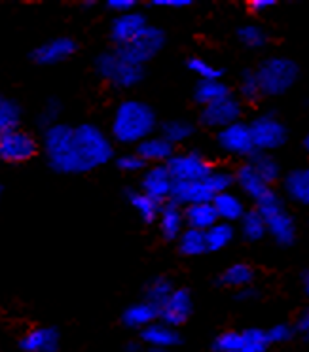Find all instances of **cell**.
Here are the masks:
<instances>
[{"label":"cell","instance_id":"1","mask_svg":"<svg viewBox=\"0 0 309 352\" xmlns=\"http://www.w3.org/2000/svg\"><path fill=\"white\" fill-rule=\"evenodd\" d=\"M44 153L59 175H85L107 165L114 155L112 137L95 123H57L44 131Z\"/></svg>","mask_w":309,"mask_h":352},{"label":"cell","instance_id":"2","mask_svg":"<svg viewBox=\"0 0 309 352\" xmlns=\"http://www.w3.org/2000/svg\"><path fill=\"white\" fill-rule=\"evenodd\" d=\"M158 118L150 104L139 99H125L114 110L110 137L120 144L137 146L154 135Z\"/></svg>","mask_w":309,"mask_h":352},{"label":"cell","instance_id":"3","mask_svg":"<svg viewBox=\"0 0 309 352\" xmlns=\"http://www.w3.org/2000/svg\"><path fill=\"white\" fill-rule=\"evenodd\" d=\"M95 72L100 80H105L116 89H133L145 78V67L133 65L125 57L114 52H103L95 57Z\"/></svg>","mask_w":309,"mask_h":352},{"label":"cell","instance_id":"4","mask_svg":"<svg viewBox=\"0 0 309 352\" xmlns=\"http://www.w3.org/2000/svg\"><path fill=\"white\" fill-rule=\"evenodd\" d=\"M256 76L260 80L262 93L266 97H279V95H285L288 89H292V85L300 76V67L288 57L275 55V57L264 59L258 65Z\"/></svg>","mask_w":309,"mask_h":352},{"label":"cell","instance_id":"5","mask_svg":"<svg viewBox=\"0 0 309 352\" xmlns=\"http://www.w3.org/2000/svg\"><path fill=\"white\" fill-rule=\"evenodd\" d=\"M256 210L262 214L264 222L268 226V235L281 246H290L296 241L298 230L292 214L286 210L285 203L277 193L271 192L260 203H256Z\"/></svg>","mask_w":309,"mask_h":352},{"label":"cell","instance_id":"6","mask_svg":"<svg viewBox=\"0 0 309 352\" xmlns=\"http://www.w3.org/2000/svg\"><path fill=\"white\" fill-rule=\"evenodd\" d=\"M255 138L256 152H268L279 150L286 144L288 140V129L286 125L273 112L256 116L253 122L248 123Z\"/></svg>","mask_w":309,"mask_h":352},{"label":"cell","instance_id":"7","mask_svg":"<svg viewBox=\"0 0 309 352\" xmlns=\"http://www.w3.org/2000/svg\"><path fill=\"white\" fill-rule=\"evenodd\" d=\"M167 168L175 184H180V182H201L213 173L215 167L203 153L193 150V152L175 153L167 161Z\"/></svg>","mask_w":309,"mask_h":352},{"label":"cell","instance_id":"8","mask_svg":"<svg viewBox=\"0 0 309 352\" xmlns=\"http://www.w3.org/2000/svg\"><path fill=\"white\" fill-rule=\"evenodd\" d=\"M165 42H167L165 31L160 27H154V25H148L147 31L142 32L135 42L125 47H118V54L133 65L145 67L147 63L152 61L156 55L162 52Z\"/></svg>","mask_w":309,"mask_h":352},{"label":"cell","instance_id":"9","mask_svg":"<svg viewBox=\"0 0 309 352\" xmlns=\"http://www.w3.org/2000/svg\"><path fill=\"white\" fill-rule=\"evenodd\" d=\"M39 153V140L29 131L14 129L0 133V160L17 165L31 161Z\"/></svg>","mask_w":309,"mask_h":352},{"label":"cell","instance_id":"10","mask_svg":"<svg viewBox=\"0 0 309 352\" xmlns=\"http://www.w3.org/2000/svg\"><path fill=\"white\" fill-rule=\"evenodd\" d=\"M217 142L222 152L233 155V157L251 160V155L256 153L253 131H251V125L245 122H237L230 127H226V129L218 131Z\"/></svg>","mask_w":309,"mask_h":352},{"label":"cell","instance_id":"11","mask_svg":"<svg viewBox=\"0 0 309 352\" xmlns=\"http://www.w3.org/2000/svg\"><path fill=\"white\" fill-rule=\"evenodd\" d=\"M241 112H243L241 100L235 95H230V97L218 100L215 104L203 108L200 114V122L207 129L222 131L233 123L241 122Z\"/></svg>","mask_w":309,"mask_h":352},{"label":"cell","instance_id":"12","mask_svg":"<svg viewBox=\"0 0 309 352\" xmlns=\"http://www.w3.org/2000/svg\"><path fill=\"white\" fill-rule=\"evenodd\" d=\"M147 29L148 21L145 14L135 10L131 14L116 16L112 19V23H110V40L116 44V50L118 47H125L139 38Z\"/></svg>","mask_w":309,"mask_h":352},{"label":"cell","instance_id":"13","mask_svg":"<svg viewBox=\"0 0 309 352\" xmlns=\"http://www.w3.org/2000/svg\"><path fill=\"white\" fill-rule=\"evenodd\" d=\"M76 40L70 36H57V38L47 40L39 47H34L31 59L40 67H52V65H59V63L70 59L76 54Z\"/></svg>","mask_w":309,"mask_h":352},{"label":"cell","instance_id":"14","mask_svg":"<svg viewBox=\"0 0 309 352\" xmlns=\"http://www.w3.org/2000/svg\"><path fill=\"white\" fill-rule=\"evenodd\" d=\"M173 190H175V180L167 165H148L147 170L140 176V192L162 203L171 201Z\"/></svg>","mask_w":309,"mask_h":352},{"label":"cell","instance_id":"15","mask_svg":"<svg viewBox=\"0 0 309 352\" xmlns=\"http://www.w3.org/2000/svg\"><path fill=\"white\" fill-rule=\"evenodd\" d=\"M193 311L192 294L186 288H177L171 294V298L160 307V320L169 324L173 328H178L186 324Z\"/></svg>","mask_w":309,"mask_h":352},{"label":"cell","instance_id":"16","mask_svg":"<svg viewBox=\"0 0 309 352\" xmlns=\"http://www.w3.org/2000/svg\"><path fill=\"white\" fill-rule=\"evenodd\" d=\"M61 343L59 329L52 326H39L29 329L19 339V349L23 352H55Z\"/></svg>","mask_w":309,"mask_h":352},{"label":"cell","instance_id":"17","mask_svg":"<svg viewBox=\"0 0 309 352\" xmlns=\"http://www.w3.org/2000/svg\"><path fill=\"white\" fill-rule=\"evenodd\" d=\"M235 186L255 203H260L266 195L273 192L271 186L264 182L262 176L256 173V168L248 161L241 163L239 167L235 168Z\"/></svg>","mask_w":309,"mask_h":352},{"label":"cell","instance_id":"18","mask_svg":"<svg viewBox=\"0 0 309 352\" xmlns=\"http://www.w3.org/2000/svg\"><path fill=\"white\" fill-rule=\"evenodd\" d=\"M139 341L142 344H147L148 349H165V351H171V349H175V346L180 344L182 337H180L177 328L158 320L152 326H148V328L140 331Z\"/></svg>","mask_w":309,"mask_h":352},{"label":"cell","instance_id":"19","mask_svg":"<svg viewBox=\"0 0 309 352\" xmlns=\"http://www.w3.org/2000/svg\"><path fill=\"white\" fill-rule=\"evenodd\" d=\"M158 228L165 241H178V237L186 230L184 208L177 205L175 201L163 203L162 214L158 218Z\"/></svg>","mask_w":309,"mask_h":352},{"label":"cell","instance_id":"20","mask_svg":"<svg viewBox=\"0 0 309 352\" xmlns=\"http://www.w3.org/2000/svg\"><path fill=\"white\" fill-rule=\"evenodd\" d=\"M215 193L211 192L205 180L201 182H180L175 184L171 201H175L182 208L192 207V205H201V203H213Z\"/></svg>","mask_w":309,"mask_h":352},{"label":"cell","instance_id":"21","mask_svg":"<svg viewBox=\"0 0 309 352\" xmlns=\"http://www.w3.org/2000/svg\"><path fill=\"white\" fill-rule=\"evenodd\" d=\"M283 192L288 199L309 207V167H296L283 176Z\"/></svg>","mask_w":309,"mask_h":352},{"label":"cell","instance_id":"22","mask_svg":"<svg viewBox=\"0 0 309 352\" xmlns=\"http://www.w3.org/2000/svg\"><path fill=\"white\" fill-rule=\"evenodd\" d=\"M135 152L139 153L147 165H167V161L175 155V146L171 144L163 135H152L145 142H140Z\"/></svg>","mask_w":309,"mask_h":352},{"label":"cell","instance_id":"23","mask_svg":"<svg viewBox=\"0 0 309 352\" xmlns=\"http://www.w3.org/2000/svg\"><path fill=\"white\" fill-rule=\"evenodd\" d=\"M160 320V307L152 305L148 301H139V303H133L124 311L122 314V322L124 326L131 329H139L142 331L148 326H152L154 322Z\"/></svg>","mask_w":309,"mask_h":352},{"label":"cell","instance_id":"24","mask_svg":"<svg viewBox=\"0 0 309 352\" xmlns=\"http://www.w3.org/2000/svg\"><path fill=\"white\" fill-rule=\"evenodd\" d=\"M125 199H127V203H129L135 210H137V214L140 216L142 222H158V218L162 214V201L150 197V195H147L145 192H140V190H127V192H125Z\"/></svg>","mask_w":309,"mask_h":352},{"label":"cell","instance_id":"25","mask_svg":"<svg viewBox=\"0 0 309 352\" xmlns=\"http://www.w3.org/2000/svg\"><path fill=\"white\" fill-rule=\"evenodd\" d=\"M186 228H192L198 231H207L220 222L217 208L213 203H201V205H192L184 208Z\"/></svg>","mask_w":309,"mask_h":352},{"label":"cell","instance_id":"26","mask_svg":"<svg viewBox=\"0 0 309 352\" xmlns=\"http://www.w3.org/2000/svg\"><path fill=\"white\" fill-rule=\"evenodd\" d=\"M213 205L217 208L220 222H241V218L247 212V210H245V203L241 201L239 195H235L233 192L218 193V195H215Z\"/></svg>","mask_w":309,"mask_h":352},{"label":"cell","instance_id":"27","mask_svg":"<svg viewBox=\"0 0 309 352\" xmlns=\"http://www.w3.org/2000/svg\"><path fill=\"white\" fill-rule=\"evenodd\" d=\"M230 95H232V91L222 80H209V82H201L200 80L195 89H193V99L201 108L215 104V102L226 99Z\"/></svg>","mask_w":309,"mask_h":352},{"label":"cell","instance_id":"28","mask_svg":"<svg viewBox=\"0 0 309 352\" xmlns=\"http://www.w3.org/2000/svg\"><path fill=\"white\" fill-rule=\"evenodd\" d=\"M255 269L248 263H233L218 276V284L233 290H243L255 283Z\"/></svg>","mask_w":309,"mask_h":352},{"label":"cell","instance_id":"29","mask_svg":"<svg viewBox=\"0 0 309 352\" xmlns=\"http://www.w3.org/2000/svg\"><path fill=\"white\" fill-rule=\"evenodd\" d=\"M248 163L256 168V173L262 176L266 184L273 186L277 180H283V168L279 161L268 152H256L251 155Z\"/></svg>","mask_w":309,"mask_h":352},{"label":"cell","instance_id":"30","mask_svg":"<svg viewBox=\"0 0 309 352\" xmlns=\"http://www.w3.org/2000/svg\"><path fill=\"white\" fill-rule=\"evenodd\" d=\"M177 245L178 252L182 254V256H186V258H198L201 254L209 252L205 231L192 230V228H186L184 233L178 237Z\"/></svg>","mask_w":309,"mask_h":352},{"label":"cell","instance_id":"31","mask_svg":"<svg viewBox=\"0 0 309 352\" xmlns=\"http://www.w3.org/2000/svg\"><path fill=\"white\" fill-rule=\"evenodd\" d=\"M239 228L241 235H243V239L248 241V243H258V241H262V239L268 235V226H266L262 214H260L256 208L245 212V216L241 218Z\"/></svg>","mask_w":309,"mask_h":352},{"label":"cell","instance_id":"32","mask_svg":"<svg viewBox=\"0 0 309 352\" xmlns=\"http://www.w3.org/2000/svg\"><path fill=\"white\" fill-rule=\"evenodd\" d=\"M175 290L177 288L173 286L171 278H167V276H154L147 284V288H145V301H148V303H152L156 307H162Z\"/></svg>","mask_w":309,"mask_h":352},{"label":"cell","instance_id":"33","mask_svg":"<svg viewBox=\"0 0 309 352\" xmlns=\"http://www.w3.org/2000/svg\"><path fill=\"white\" fill-rule=\"evenodd\" d=\"M193 133H195V127H193L192 122H188V120H169V122L162 123V133L160 135L167 138L173 146H177L190 140L193 137Z\"/></svg>","mask_w":309,"mask_h":352},{"label":"cell","instance_id":"34","mask_svg":"<svg viewBox=\"0 0 309 352\" xmlns=\"http://www.w3.org/2000/svg\"><path fill=\"white\" fill-rule=\"evenodd\" d=\"M21 123V107L16 99L2 97L0 99V133L19 129Z\"/></svg>","mask_w":309,"mask_h":352},{"label":"cell","instance_id":"35","mask_svg":"<svg viewBox=\"0 0 309 352\" xmlns=\"http://www.w3.org/2000/svg\"><path fill=\"white\" fill-rule=\"evenodd\" d=\"M205 235H207L209 252H218V250H224L226 246H230V243L233 241V235H235V230H233L232 223L218 222Z\"/></svg>","mask_w":309,"mask_h":352},{"label":"cell","instance_id":"36","mask_svg":"<svg viewBox=\"0 0 309 352\" xmlns=\"http://www.w3.org/2000/svg\"><path fill=\"white\" fill-rule=\"evenodd\" d=\"M205 184L209 186V190L215 195L232 192V186H235V170H230L226 167H215L213 173L205 178Z\"/></svg>","mask_w":309,"mask_h":352},{"label":"cell","instance_id":"37","mask_svg":"<svg viewBox=\"0 0 309 352\" xmlns=\"http://www.w3.org/2000/svg\"><path fill=\"white\" fill-rule=\"evenodd\" d=\"M237 40L243 46L251 47V50H262L268 44V34H266L262 27L248 23L237 29Z\"/></svg>","mask_w":309,"mask_h":352},{"label":"cell","instance_id":"38","mask_svg":"<svg viewBox=\"0 0 309 352\" xmlns=\"http://www.w3.org/2000/svg\"><path fill=\"white\" fill-rule=\"evenodd\" d=\"M268 331L260 328L243 329V346L239 352H266L270 346Z\"/></svg>","mask_w":309,"mask_h":352},{"label":"cell","instance_id":"39","mask_svg":"<svg viewBox=\"0 0 309 352\" xmlns=\"http://www.w3.org/2000/svg\"><path fill=\"white\" fill-rule=\"evenodd\" d=\"M186 67L190 72H193L195 76L201 78V82H209V80H220L222 78V69H218L217 65H213L203 57H190Z\"/></svg>","mask_w":309,"mask_h":352},{"label":"cell","instance_id":"40","mask_svg":"<svg viewBox=\"0 0 309 352\" xmlns=\"http://www.w3.org/2000/svg\"><path fill=\"white\" fill-rule=\"evenodd\" d=\"M239 95L241 99L248 100V102H256L262 97V85L256 76V70H243L239 78Z\"/></svg>","mask_w":309,"mask_h":352},{"label":"cell","instance_id":"41","mask_svg":"<svg viewBox=\"0 0 309 352\" xmlns=\"http://www.w3.org/2000/svg\"><path fill=\"white\" fill-rule=\"evenodd\" d=\"M63 112V104L57 99H47L44 102V107L36 116V125H39L42 131H47L50 127H54L59 122V116Z\"/></svg>","mask_w":309,"mask_h":352},{"label":"cell","instance_id":"42","mask_svg":"<svg viewBox=\"0 0 309 352\" xmlns=\"http://www.w3.org/2000/svg\"><path fill=\"white\" fill-rule=\"evenodd\" d=\"M116 167L125 173V175H137V173H145L147 170V161L140 157L137 152L124 153L116 157Z\"/></svg>","mask_w":309,"mask_h":352},{"label":"cell","instance_id":"43","mask_svg":"<svg viewBox=\"0 0 309 352\" xmlns=\"http://www.w3.org/2000/svg\"><path fill=\"white\" fill-rule=\"evenodd\" d=\"M266 331H268V337H270L271 344L286 343V341H290L294 336V328L292 326H288V324H275V326H271V328L266 329Z\"/></svg>","mask_w":309,"mask_h":352},{"label":"cell","instance_id":"44","mask_svg":"<svg viewBox=\"0 0 309 352\" xmlns=\"http://www.w3.org/2000/svg\"><path fill=\"white\" fill-rule=\"evenodd\" d=\"M107 8L110 12H114L116 16H124V14H131L137 8V2L135 0H109L107 2Z\"/></svg>","mask_w":309,"mask_h":352},{"label":"cell","instance_id":"45","mask_svg":"<svg viewBox=\"0 0 309 352\" xmlns=\"http://www.w3.org/2000/svg\"><path fill=\"white\" fill-rule=\"evenodd\" d=\"M277 2L275 0H251L248 2V10L253 12V14H264V12H268L275 6Z\"/></svg>","mask_w":309,"mask_h":352},{"label":"cell","instance_id":"46","mask_svg":"<svg viewBox=\"0 0 309 352\" xmlns=\"http://www.w3.org/2000/svg\"><path fill=\"white\" fill-rule=\"evenodd\" d=\"M154 6H160V8H188L192 6V0H154L152 2Z\"/></svg>","mask_w":309,"mask_h":352},{"label":"cell","instance_id":"47","mask_svg":"<svg viewBox=\"0 0 309 352\" xmlns=\"http://www.w3.org/2000/svg\"><path fill=\"white\" fill-rule=\"evenodd\" d=\"M294 329H296V331H301V333H306V336H309V307L301 309V313L298 314L296 324H294Z\"/></svg>","mask_w":309,"mask_h":352},{"label":"cell","instance_id":"48","mask_svg":"<svg viewBox=\"0 0 309 352\" xmlns=\"http://www.w3.org/2000/svg\"><path fill=\"white\" fill-rule=\"evenodd\" d=\"M235 298L239 299V301H253V299L258 298V290H255L253 286H248V288H243V290L237 292Z\"/></svg>","mask_w":309,"mask_h":352},{"label":"cell","instance_id":"49","mask_svg":"<svg viewBox=\"0 0 309 352\" xmlns=\"http://www.w3.org/2000/svg\"><path fill=\"white\" fill-rule=\"evenodd\" d=\"M301 286H303V292H306V296L309 298V269H306V271L301 273Z\"/></svg>","mask_w":309,"mask_h":352},{"label":"cell","instance_id":"50","mask_svg":"<svg viewBox=\"0 0 309 352\" xmlns=\"http://www.w3.org/2000/svg\"><path fill=\"white\" fill-rule=\"evenodd\" d=\"M142 343L140 341H129V343L125 344V352H139Z\"/></svg>","mask_w":309,"mask_h":352},{"label":"cell","instance_id":"51","mask_svg":"<svg viewBox=\"0 0 309 352\" xmlns=\"http://www.w3.org/2000/svg\"><path fill=\"white\" fill-rule=\"evenodd\" d=\"M303 150H306V152H308V155H309V133L306 135V138H303Z\"/></svg>","mask_w":309,"mask_h":352},{"label":"cell","instance_id":"52","mask_svg":"<svg viewBox=\"0 0 309 352\" xmlns=\"http://www.w3.org/2000/svg\"><path fill=\"white\" fill-rule=\"evenodd\" d=\"M148 352H169V351H165V349H148Z\"/></svg>","mask_w":309,"mask_h":352},{"label":"cell","instance_id":"53","mask_svg":"<svg viewBox=\"0 0 309 352\" xmlns=\"http://www.w3.org/2000/svg\"><path fill=\"white\" fill-rule=\"evenodd\" d=\"M308 339H309V336H308Z\"/></svg>","mask_w":309,"mask_h":352}]
</instances>
